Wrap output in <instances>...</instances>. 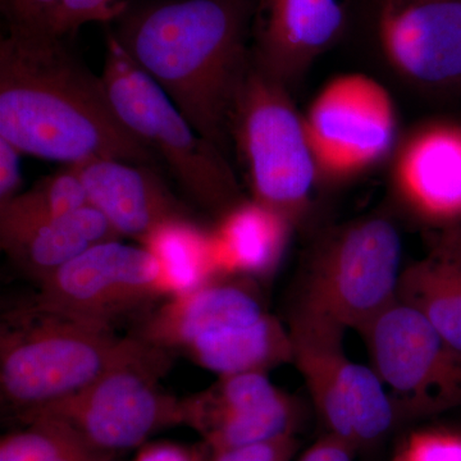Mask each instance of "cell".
<instances>
[{
  "label": "cell",
  "instance_id": "22",
  "mask_svg": "<svg viewBox=\"0 0 461 461\" xmlns=\"http://www.w3.org/2000/svg\"><path fill=\"white\" fill-rule=\"evenodd\" d=\"M142 247L157 258L166 295L191 293L214 278L217 271L211 232L194 221H176L154 230Z\"/></svg>",
  "mask_w": 461,
  "mask_h": 461
},
{
  "label": "cell",
  "instance_id": "19",
  "mask_svg": "<svg viewBox=\"0 0 461 461\" xmlns=\"http://www.w3.org/2000/svg\"><path fill=\"white\" fill-rule=\"evenodd\" d=\"M120 238L107 218L87 204L47 222L0 232V247L17 268L41 282L94 245Z\"/></svg>",
  "mask_w": 461,
  "mask_h": 461
},
{
  "label": "cell",
  "instance_id": "12",
  "mask_svg": "<svg viewBox=\"0 0 461 461\" xmlns=\"http://www.w3.org/2000/svg\"><path fill=\"white\" fill-rule=\"evenodd\" d=\"M373 369L409 411L461 405V351L418 312L393 303L366 329Z\"/></svg>",
  "mask_w": 461,
  "mask_h": 461
},
{
  "label": "cell",
  "instance_id": "26",
  "mask_svg": "<svg viewBox=\"0 0 461 461\" xmlns=\"http://www.w3.org/2000/svg\"><path fill=\"white\" fill-rule=\"evenodd\" d=\"M396 461H461V435L441 430L414 433Z\"/></svg>",
  "mask_w": 461,
  "mask_h": 461
},
{
  "label": "cell",
  "instance_id": "31",
  "mask_svg": "<svg viewBox=\"0 0 461 461\" xmlns=\"http://www.w3.org/2000/svg\"><path fill=\"white\" fill-rule=\"evenodd\" d=\"M135 461H200L198 455L184 446L158 442L144 446Z\"/></svg>",
  "mask_w": 461,
  "mask_h": 461
},
{
  "label": "cell",
  "instance_id": "18",
  "mask_svg": "<svg viewBox=\"0 0 461 461\" xmlns=\"http://www.w3.org/2000/svg\"><path fill=\"white\" fill-rule=\"evenodd\" d=\"M396 300L461 351V227L442 230L426 256L402 269Z\"/></svg>",
  "mask_w": 461,
  "mask_h": 461
},
{
  "label": "cell",
  "instance_id": "10",
  "mask_svg": "<svg viewBox=\"0 0 461 461\" xmlns=\"http://www.w3.org/2000/svg\"><path fill=\"white\" fill-rule=\"evenodd\" d=\"M303 115L321 182L353 180L395 150V103L371 76L332 78Z\"/></svg>",
  "mask_w": 461,
  "mask_h": 461
},
{
  "label": "cell",
  "instance_id": "4",
  "mask_svg": "<svg viewBox=\"0 0 461 461\" xmlns=\"http://www.w3.org/2000/svg\"><path fill=\"white\" fill-rule=\"evenodd\" d=\"M100 76L124 126L165 160L196 205L221 218L247 200L226 154L196 132L165 91L127 56L111 30Z\"/></svg>",
  "mask_w": 461,
  "mask_h": 461
},
{
  "label": "cell",
  "instance_id": "3",
  "mask_svg": "<svg viewBox=\"0 0 461 461\" xmlns=\"http://www.w3.org/2000/svg\"><path fill=\"white\" fill-rule=\"evenodd\" d=\"M104 324L76 320L32 304L3 315L0 329L2 402L20 420L80 393L138 345Z\"/></svg>",
  "mask_w": 461,
  "mask_h": 461
},
{
  "label": "cell",
  "instance_id": "11",
  "mask_svg": "<svg viewBox=\"0 0 461 461\" xmlns=\"http://www.w3.org/2000/svg\"><path fill=\"white\" fill-rule=\"evenodd\" d=\"M39 284L33 302L41 308L112 329L166 295L157 258L118 240L94 245Z\"/></svg>",
  "mask_w": 461,
  "mask_h": 461
},
{
  "label": "cell",
  "instance_id": "17",
  "mask_svg": "<svg viewBox=\"0 0 461 461\" xmlns=\"http://www.w3.org/2000/svg\"><path fill=\"white\" fill-rule=\"evenodd\" d=\"M230 276L171 296L145 318L136 338L166 351L185 350L194 339L217 332L227 324L263 311L262 300L241 281Z\"/></svg>",
  "mask_w": 461,
  "mask_h": 461
},
{
  "label": "cell",
  "instance_id": "20",
  "mask_svg": "<svg viewBox=\"0 0 461 461\" xmlns=\"http://www.w3.org/2000/svg\"><path fill=\"white\" fill-rule=\"evenodd\" d=\"M294 224L268 206L244 200L211 232L220 276L266 277L280 266Z\"/></svg>",
  "mask_w": 461,
  "mask_h": 461
},
{
  "label": "cell",
  "instance_id": "16",
  "mask_svg": "<svg viewBox=\"0 0 461 461\" xmlns=\"http://www.w3.org/2000/svg\"><path fill=\"white\" fill-rule=\"evenodd\" d=\"M67 167L80 178L89 204L120 236L142 244L167 223L193 221L189 206L176 198L153 166L91 158Z\"/></svg>",
  "mask_w": 461,
  "mask_h": 461
},
{
  "label": "cell",
  "instance_id": "7",
  "mask_svg": "<svg viewBox=\"0 0 461 461\" xmlns=\"http://www.w3.org/2000/svg\"><path fill=\"white\" fill-rule=\"evenodd\" d=\"M402 271L395 224L377 215L360 218L315 245L299 302L364 333L396 302Z\"/></svg>",
  "mask_w": 461,
  "mask_h": 461
},
{
  "label": "cell",
  "instance_id": "8",
  "mask_svg": "<svg viewBox=\"0 0 461 461\" xmlns=\"http://www.w3.org/2000/svg\"><path fill=\"white\" fill-rule=\"evenodd\" d=\"M287 330L293 362L330 435L354 448L384 436L395 420V406L375 369L355 363L346 354L345 327L297 302Z\"/></svg>",
  "mask_w": 461,
  "mask_h": 461
},
{
  "label": "cell",
  "instance_id": "13",
  "mask_svg": "<svg viewBox=\"0 0 461 461\" xmlns=\"http://www.w3.org/2000/svg\"><path fill=\"white\" fill-rule=\"evenodd\" d=\"M357 0H260L251 59L288 89L353 29Z\"/></svg>",
  "mask_w": 461,
  "mask_h": 461
},
{
  "label": "cell",
  "instance_id": "6",
  "mask_svg": "<svg viewBox=\"0 0 461 461\" xmlns=\"http://www.w3.org/2000/svg\"><path fill=\"white\" fill-rule=\"evenodd\" d=\"M169 359L168 351L139 339L131 353L83 391L21 420H56L105 453L138 447L158 430L184 424L182 400L159 388Z\"/></svg>",
  "mask_w": 461,
  "mask_h": 461
},
{
  "label": "cell",
  "instance_id": "25",
  "mask_svg": "<svg viewBox=\"0 0 461 461\" xmlns=\"http://www.w3.org/2000/svg\"><path fill=\"white\" fill-rule=\"evenodd\" d=\"M129 3L130 0H59L48 32L66 39L86 23H114L129 7Z\"/></svg>",
  "mask_w": 461,
  "mask_h": 461
},
{
  "label": "cell",
  "instance_id": "5",
  "mask_svg": "<svg viewBox=\"0 0 461 461\" xmlns=\"http://www.w3.org/2000/svg\"><path fill=\"white\" fill-rule=\"evenodd\" d=\"M230 136L247 168L251 199L294 226L302 222L321 184L304 115L294 104L290 89L253 59L236 94Z\"/></svg>",
  "mask_w": 461,
  "mask_h": 461
},
{
  "label": "cell",
  "instance_id": "1",
  "mask_svg": "<svg viewBox=\"0 0 461 461\" xmlns=\"http://www.w3.org/2000/svg\"><path fill=\"white\" fill-rule=\"evenodd\" d=\"M0 139L25 156L76 165L91 158L153 166L96 76L50 32L8 30L0 41Z\"/></svg>",
  "mask_w": 461,
  "mask_h": 461
},
{
  "label": "cell",
  "instance_id": "28",
  "mask_svg": "<svg viewBox=\"0 0 461 461\" xmlns=\"http://www.w3.org/2000/svg\"><path fill=\"white\" fill-rule=\"evenodd\" d=\"M297 448L299 439L295 433H287L268 441L221 451L214 454L212 461H291Z\"/></svg>",
  "mask_w": 461,
  "mask_h": 461
},
{
  "label": "cell",
  "instance_id": "9",
  "mask_svg": "<svg viewBox=\"0 0 461 461\" xmlns=\"http://www.w3.org/2000/svg\"><path fill=\"white\" fill-rule=\"evenodd\" d=\"M355 25L403 83L461 91V0H357Z\"/></svg>",
  "mask_w": 461,
  "mask_h": 461
},
{
  "label": "cell",
  "instance_id": "30",
  "mask_svg": "<svg viewBox=\"0 0 461 461\" xmlns=\"http://www.w3.org/2000/svg\"><path fill=\"white\" fill-rule=\"evenodd\" d=\"M354 447L344 439L327 435L305 451L299 461H351Z\"/></svg>",
  "mask_w": 461,
  "mask_h": 461
},
{
  "label": "cell",
  "instance_id": "2",
  "mask_svg": "<svg viewBox=\"0 0 461 461\" xmlns=\"http://www.w3.org/2000/svg\"><path fill=\"white\" fill-rule=\"evenodd\" d=\"M257 0H130L111 30L191 126L227 153Z\"/></svg>",
  "mask_w": 461,
  "mask_h": 461
},
{
  "label": "cell",
  "instance_id": "27",
  "mask_svg": "<svg viewBox=\"0 0 461 461\" xmlns=\"http://www.w3.org/2000/svg\"><path fill=\"white\" fill-rule=\"evenodd\" d=\"M59 0H0L8 30L48 32Z\"/></svg>",
  "mask_w": 461,
  "mask_h": 461
},
{
  "label": "cell",
  "instance_id": "15",
  "mask_svg": "<svg viewBox=\"0 0 461 461\" xmlns=\"http://www.w3.org/2000/svg\"><path fill=\"white\" fill-rule=\"evenodd\" d=\"M391 184L423 222L461 227V123L437 118L406 133L393 153Z\"/></svg>",
  "mask_w": 461,
  "mask_h": 461
},
{
  "label": "cell",
  "instance_id": "14",
  "mask_svg": "<svg viewBox=\"0 0 461 461\" xmlns=\"http://www.w3.org/2000/svg\"><path fill=\"white\" fill-rule=\"evenodd\" d=\"M184 424L204 438L213 454L294 433L293 400L264 372L227 375L208 390L182 400Z\"/></svg>",
  "mask_w": 461,
  "mask_h": 461
},
{
  "label": "cell",
  "instance_id": "23",
  "mask_svg": "<svg viewBox=\"0 0 461 461\" xmlns=\"http://www.w3.org/2000/svg\"><path fill=\"white\" fill-rule=\"evenodd\" d=\"M26 427L0 441V461H113L115 454L99 450L66 424L33 418Z\"/></svg>",
  "mask_w": 461,
  "mask_h": 461
},
{
  "label": "cell",
  "instance_id": "21",
  "mask_svg": "<svg viewBox=\"0 0 461 461\" xmlns=\"http://www.w3.org/2000/svg\"><path fill=\"white\" fill-rule=\"evenodd\" d=\"M190 359L221 377L264 372L293 362L290 333L264 309L194 339L185 348Z\"/></svg>",
  "mask_w": 461,
  "mask_h": 461
},
{
  "label": "cell",
  "instance_id": "24",
  "mask_svg": "<svg viewBox=\"0 0 461 461\" xmlns=\"http://www.w3.org/2000/svg\"><path fill=\"white\" fill-rule=\"evenodd\" d=\"M89 204L80 178L69 167L42 178L26 193L0 204V232L47 222Z\"/></svg>",
  "mask_w": 461,
  "mask_h": 461
},
{
  "label": "cell",
  "instance_id": "29",
  "mask_svg": "<svg viewBox=\"0 0 461 461\" xmlns=\"http://www.w3.org/2000/svg\"><path fill=\"white\" fill-rule=\"evenodd\" d=\"M23 154L5 139H0V204L20 194L23 186L20 157Z\"/></svg>",
  "mask_w": 461,
  "mask_h": 461
}]
</instances>
